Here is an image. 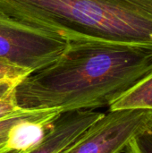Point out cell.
<instances>
[{
	"instance_id": "9",
	"label": "cell",
	"mask_w": 152,
	"mask_h": 153,
	"mask_svg": "<svg viewBox=\"0 0 152 153\" xmlns=\"http://www.w3.org/2000/svg\"><path fill=\"white\" fill-rule=\"evenodd\" d=\"M39 110H31V109H22L18 113L12 115L10 117H4L3 119H0V143L4 142L10 130L13 126H14L16 124L21 122L23 119H26L30 117H32L35 115Z\"/></svg>"
},
{
	"instance_id": "12",
	"label": "cell",
	"mask_w": 152,
	"mask_h": 153,
	"mask_svg": "<svg viewBox=\"0 0 152 153\" xmlns=\"http://www.w3.org/2000/svg\"><path fill=\"white\" fill-rule=\"evenodd\" d=\"M14 85L10 84V83H0V98L5 95L8 91H10Z\"/></svg>"
},
{
	"instance_id": "10",
	"label": "cell",
	"mask_w": 152,
	"mask_h": 153,
	"mask_svg": "<svg viewBox=\"0 0 152 153\" xmlns=\"http://www.w3.org/2000/svg\"><path fill=\"white\" fill-rule=\"evenodd\" d=\"M125 153H152V127L135 137L125 149Z\"/></svg>"
},
{
	"instance_id": "8",
	"label": "cell",
	"mask_w": 152,
	"mask_h": 153,
	"mask_svg": "<svg viewBox=\"0 0 152 153\" xmlns=\"http://www.w3.org/2000/svg\"><path fill=\"white\" fill-rule=\"evenodd\" d=\"M30 73L31 72L27 69L0 60V83L16 85Z\"/></svg>"
},
{
	"instance_id": "7",
	"label": "cell",
	"mask_w": 152,
	"mask_h": 153,
	"mask_svg": "<svg viewBox=\"0 0 152 153\" xmlns=\"http://www.w3.org/2000/svg\"><path fill=\"white\" fill-rule=\"evenodd\" d=\"M127 108L152 110V66L131 89L109 107V110Z\"/></svg>"
},
{
	"instance_id": "4",
	"label": "cell",
	"mask_w": 152,
	"mask_h": 153,
	"mask_svg": "<svg viewBox=\"0 0 152 153\" xmlns=\"http://www.w3.org/2000/svg\"><path fill=\"white\" fill-rule=\"evenodd\" d=\"M152 127V110H109L60 153H121L138 135Z\"/></svg>"
},
{
	"instance_id": "2",
	"label": "cell",
	"mask_w": 152,
	"mask_h": 153,
	"mask_svg": "<svg viewBox=\"0 0 152 153\" xmlns=\"http://www.w3.org/2000/svg\"><path fill=\"white\" fill-rule=\"evenodd\" d=\"M0 12L68 40L152 49V0H0Z\"/></svg>"
},
{
	"instance_id": "1",
	"label": "cell",
	"mask_w": 152,
	"mask_h": 153,
	"mask_svg": "<svg viewBox=\"0 0 152 153\" xmlns=\"http://www.w3.org/2000/svg\"><path fill=\"white\" fill-rule=\"evenodd\" d=\"M152 66V49L95 39L69 40L48 65L14 86L20 108L62 113L110 107Z\"/></svg>"
},
{
	"instance_id": "11",
	"label": "cell",
	"mask_w": 152,
	"mask_h": 153,
	"mask_svg": "<svg viewBox=\"0 0 152 153\" xmlns=\"http://www.w3.org/2000/svg\"><path fill=\"white\" fill-rule=\"evenodd\" d=\"M22 109V108H20L16 103L14 87L0 98V119L14 115Z\"/></svg>"
},
{
	"instance_id": "5",
	"label": "cell",
	"mask_w": 152,
	"mask_h": 153,
	"mask_svg": "<svg viewBox=\"0 0 152 153\" xmlns=\"http://www.w3.org/2000/svg\"><path fill=\"white\" fill-rule=\"evenodd\" d=\"M103 113L77 110L61 113L53 127L36 146L16 153H60L74 143Z\"/></svg>"
},
{
	"instance_id": "6",
	"label": "cell",
	"mask_w": 152,
	"mask_h": 153,
	"mask_svg": "<svg viewBox=\"0 0 152 153\" xmlns=\"http://www.w3.org/2000/svg\"><path fill=\"white\" fill-rule=\"evenodd\" d=\"M61 113L56 109L39 110L32 117L22 120L0 143V153L20 152L36 146L53 127Z\"/></svg>"
},
{
	"instance_id": "3",
	"label": "cell",
	"mask_w": 152,
	"mask_h": 153,
	"mask_svg": "<svg viewBox=\"0 0 152 153\" xmlns=\"http://www.w3.org/2000/svg\"><path fill=\"white\" fill-rule=\"evenodd\" d=\"M68 45L69 40L58 33L0 12V60L32 73L56 60Z\"/></svg>"
}]
</instances>
